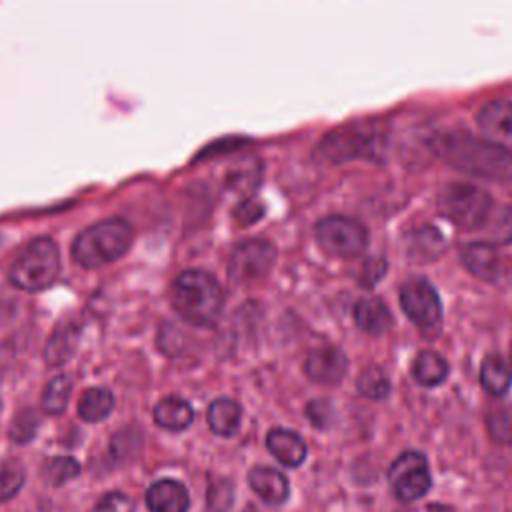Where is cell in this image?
<instances>
[{"instance_id": "obj_1", "label": "cell", "mask_w": 512, "mask_h": 512, "mask_svg": "<svg viewBox=\"0 0 512 512\" xmlns=\"http://www.w3.org/2000/svg\"><path fill=\"white\" fill-rule=\"evenodd\" d=\"M434 152L450 166L486 180H512V154L468 132L450 130L432 140Z\"/></svg>"}, {"instance_id": "obj_2", "label": "cell", "mask_w": 512, "mask_h": 512, "mask_svg": "<svg viewBox=\"0 0 512 512\" xmlns=\"http://www.w3.org/2000/svg\"><path fill=\"white\" fill-rule=\"evenodd\" d=\"M172 308L190 324L216 326L224 308V290L206 270L190 268L176 276L170 288Z\"/></svg>"}, {"instance_id": "obj_3", "label": "cell", "mask_w": 512, "mask_h": 512, "mask_svg": "<svg viewBox=\"0 0 512 512\" xmlns=\"http://www.w3.org/2000/svg\"><path fill=\"white\" fill-rule=\"evenodd\" d=\"M134 242V228L124 218L100 220L84 228L72 242L70 254L82 268H100L122 258Z\"/></svg>"}, {"instance_id": "obj_4", "label": "cell", "mask_w": 512, "mask_h": 512, "mask_svg": "<svg viewBox=\"0 0 512 512\" xmlns=\"http://www.w3.org/2000/svg\"><path fill=\"white\" fill-rule=\"evenodd\" d=\"M384 150V130L378 122L358 120L340 126L324 136L316 148V156L330 164H342L348 160H376Z\"/></svg>"}, {"instance_id": "obj_5", "label": "cell", "mask_w": 512, "mask_h": 512, "mask_svg": "<svg viewBox=\"0 0 512 512\" xmlns=\"http://www.w3.org/2000/svg\"><path fill=\"white\" fill-rule=\"evenodd\" d=\"M60 274V250L58 244L48 238H34L12 262L8 280L12 286L24 292H40L56 282Z\"/></svg>"}, {"instance_id": "obj_6", "label": "cell", "mask_w": 512, "mask_h": 512, "mask_svg": "<svg viewBox=\"0 0 512 512\" xmlns=\"http://www.w3.org/2000/svg\"><path fill=\"white\" fill-rule=\"evenodd\" d=\"M438 210L444 218L464 230L482 228L494 210L492 196L474 184L452 182L438 194Z\"/></svg>"}, {"instance_id": "obj_7", "label": "cell", "mask_w": 512, "mask_h": 512, "mask_svg": "<svg viewBox=\"0 0 512 512\" xmlns=\"http://www.w3.org/2000/svg\"><path fill=\"white\" fill-rule=\"evenodd\" d=\"M318 246L338 258H354L364 252L368 244V230L362 222L348 216H328L322 218L316 228Z\"/></svg>"}, {"instance_id": "obj_8", "label": "cell", "mask_w": 512, "mask_h": 512, "mask_svg": "<svg viewBox=\"0 0 512 512\" xmlns=\"http://www.w3.org/2000/svg\"><path fill=\"white\" fill-rule=\"evenodd\" d=\"M276 262V248L272 242L262 238H250L234 246L228 262V276L230 280L254 282L264 278Z\"/></svg>"}, {"instance_id": "obj_9", "label": "cell", "mask_w": 512, "mask_h": 512, "mask_svg": "<svg viewBox=\"0 0 512 512\" xmlns=\"http://www.w3.org/2000/svg\"><path fill=\"white\" fill-rule=\"evenodd\" d=\"M388 478H390V486L400 502H414V500L422 498L432 486L426 458H424V454L414 452V450L400 454L392 462Z\"/></svg>"}, {"instance_id": "obj_10", "label": "cell", "mask_w": 512, "mask_h": 512, "mask_svg": "<svg viewBox=\"0 0 512 512\" xmlns=\"http://www.w3.org/2000/svg\"><path fill=\"white\" fill-rule=\"evenodd\" d=\"M400 306L420 328H432L442 316V304L434 286L424 278H412L400 286Z\"/></svg>"}, {"instance_id": "obj_11", "label": "cell", "mask_w": 512, "mask_h": 512, "mask_svg": "<svg viewBox=\"0 0 512 512\" xmlns=\"http://www.w3.org/2000/svg\"><path fill=\"white\" fill-rule=\"evenodd\" d=\"M478 128L488 142L506 152H512V102H488L478 112Z\"/></svg>"}, {"instance_id": "obj_12", "label": "cell", "mask_w": 512, "mask_h": 512, "mask_svg": "<svg viewBox=\"0 0 512 512\" xmlns=\"http://www.w3.org/2000/svg\"><path fill=\"white\" fill-rule=\"evenodd\" d=\"M346 368H348V360L344 352L334 346H322L312 350L304 362L306 376L312 382L326 384V386L338 384L344 378Z\"/></svg>"}, {"instance_id": "obj_13", "label": "cell", "mask_w": 512, "mask_h": 512, "mask_svg": "<svg viewBox=\"0 0 512 512\" xmlns=\"http://www.w3.org/2000/svg\"><path fill=\"white\" fill-rule=\"evenodd\" d=\"M460 256L464 266L486 282H496L502 274V256L490 242H470L462 246Z\"/></svg>"}, {"instance_id": "obj_14", "label": "cell", "mask_w": 512, "mask_h": 512, "mask_svg": "<svg viewBox=\"0 0 512 512\" xmlns=\"http://www.w3.org/2000/svg\"><path fill=\"white\" fill-rule=\"evenodd\" d=\"M188 504L190 498L186 486L172 478L156 480L146 492V506L150 512H186Z\"/></svg>"}, {"instance_id": "obj_15", "label": "cell", "mask_w": 512, "mask_h": 512, "mask_svg": "<svg viewBox=\"0 0 512 512\" xmlns=\"http://www.w3.org/2000/svg\"><path fill=\"white\" fill-rule=\"evenodd\" d=\"M248 484L250 488L266 502L272 506H278L286 502L290 494L288 480L282 472L268 468V466H256L248 472Z\"/></svg>"}, {"instance_id": "obj_16", "label": "cell", "mask_w": 512, "mask_h": 512, "mask_svg": "<svg viewBox=\"0 0 512 512\" xmlns=\"http://www.w3.org/2000/svg\"><path fill=\"white\" fill-rule=\"evenodd\" d=\"M266 446L278 462H282L284 466H290V468L300 466L306 458L304 440L296 432L286 430V428L270 430L266 436Z\"/></svg>"}, {"instance_id": "obj_17", "label": "cell", "mask_w": 512, "mask_h": 512, "mask_svg": "<svg viewBox=\"0 0 512 512\" xmlns=\"http://www.w3.org/2000/svg\"><path fill=\"white\" fill-rule=\"evenodd\" d=\"M356 324L368 334H384L392 326V314L380 298H362L354 306Z\"/></svg>"}, {"instance_id": "obj_18", "label": "cell", "mask_w": 512, "mask_h": 512, "mask_svg": "<svg viewBox=\"0 0 512 512\" xmlns=\"http://www.w3.org/2000/svg\"><path fill=\"white\" fill-rule=\"evenodd\" d=\"M408 258L414 262H430L436 260L444 250V238L438 234L436 228L422 226L408 234L406 240Z\"/></svg>"}, {"instance_id": "obj_19", "label": "cell", "mask_w": 512, "mask_h": 512, "mask_svg": "<svg viewBox=\"0 0 512 512\" xmlns=\"http://www.w3.org/2000/svg\"><path fill=\"white\" fill-rule=\"evenodd\" d=\"M194 412L192 406L178 398V396H168L162 398L156 406H154V420L158 426L168 428V430H184L192 424Z\"/></svg>"}, {"instance_id": "obj_20", "label": "cell", "mask_w": 512, "mask_h": 512, "mask_svg": "<svg viewBox=\"0 0 512 512\" xmlns=\"http://www.w3.org/2000/svg\"><path fill=\"white\" fill-rule=\"evenodd\" d=\"M242 410L232 398H218L208 408V424L218 436H232L238 432Z\"/></svg>"}, {"instance_id": "obj_21", "label": "cell", "mask_w": 512, "mask_h": 512, "mask_svg": "<svg viewBox=\"0 0 512 512\" xmlns=\"http://www.w3.org/2000/svg\"><path fill=\"white\" fill-rule=\"evenodd\" d=\"M480 384L492 396L504 394L512 384L510 364L498 354L486 356L482 366H480Z\"/></svg>"}, {"instance_id": "obj_22", "label": "cell", "mask_w": 512, "mask_h": 512, "mask_svg": "<svg viewBox=\"0 0 512 512\" xmlns=\"http://www.w3.org/2000/svg\"><path fill=\"white\" fill-rule=\"evenodd\" d=\"M78 334L80 330L72 324H64V326H58L54 330V334L50 336L48 340V346H46V362L50 366H60L64 362H68L76 350V344H78Z\"/></svg>"}, {"instance_id": "obj_23", "label": "cell", "mask_w": 512, "mask_h": 512, "mask_svg": "<svg viewBox=\"0 0 512 512\" xmlns=\"http://www.w3.org/2000/svg\"><path fill=\"white\" fill-rule=\"evenodd\" d=\"M412 376L422 386H438L448 376V364L440 354L422 350L414 360Z\"/></svg>"}, {"instance_id": "obj_24", "label": "cell", "mask_w": 512, "mask_h": 512, "mask_svg": "<svg viewBox=\"0 0 512 512\" xmlns=\"http://www.w3.org/2000/svg\"><path fill=\"white\" fill-rule=\"evenodd\" d=\"M114 408V396L108 388H88L80 402H78V414L86 422H100L104 420Z\"/></svg>"}, {"instance_id": "obj_25", "label": "cell", "mask_w": 512, "mask_h": 512, "mask_svg": "<svg viewBox=\"0 0 512 512\" xmlns=\"http://www.w3.org/2000/svg\"><path fill=\"white\" fill-rule=\"evenodd\" d=\"M486 428L496 444H512V406L494 404L486 412Z\"/></svg>"}, {"instance_id": "obj_26", "label": "cell", "mask_w": 512, "mask_h": 512, "mask_svg": "<svg viewBox=\"0 0 512 512\" xmlns=\"http://www.w3.org/2000/svg\"><path fill=\"white\" fill-rule=\"evenodd\" d=\"M72 392V378L70 376H56L50 380L42 394V410L48 414H62L68 406V398Z\"/></svg>"}, {"instance_id": "obj_27", "label": "cell", "mask_w": 512, "mask_h": 512, "mask_svg": "<svg viewBox=\"0 0 512 512\" xmlns=\"http://www.w3.org/2000/svg\"><path fill=\"white\" fill-rule=\"evenodd\" d=\"M486 242L490 244H508L512 242V204L500 206L498 210H492L486 224Z\"/></svg>"}, {"instance_id": "obj_28", "label": "cell", "mask_w": 512, "mask_h": 512, "mask_svg": "<svg viewBox=\"0 0 512 512\" xmlns=\"http://www.w3.org/2000/svg\"><path fill=\"white\" fill-rule=\"evenodd\" d=\"M356 386H358V392L370 400H384L390 392V380H388L386 372L378 366L366 368L358 376Z\"/></svg>"}, {"instance_id": "obj_29", "label": "cell", "mask_w": 512, "mask_h": 512, "mask_svg": "<svg viewBox=\"0 0 512 512\" xmlns=\"http://www.w3.org/2000/svg\"><path fill=\"white\" fill-rule=\"evenodd\" d=\"M38 428H40V416H38V412H36L34 408H24V410H20V412L14 416V420H12V424H10V430H8V436H10L14 442L24 444V442H30V440L36 436Z\"/></svg>"}, {"instance_id": "obj_30", "label": "cell", "mask_w": 512, "mask_h": 512, "mask_svg": "<svg viewBox=\"0 0 512 512\" xmlns=\"http://www.w3.org/2000/svg\"><path fill=\"white\" fill-rule=\"evenodd\" d=\"M80 474V464L70 456H56L50 458L44 466V476L50 484L60 486Z\"/></svg>"}, {"instance_id": "obj_31", "label": "cell", "mask_w": 512, "mask_h": 512, "mask_svg": "<svg viewBox=\"0 0 512 512\" xmlns=\"http://www.w3.org/2000/svg\"><path fill=\"white\" fill-rule=\"evenodd\" d=\"M206 504L210 512H230L234 504V486L230 480H212L206 494Z\"/></svg>"}, {"instance_id": "obj_32", "label": "cell", "mask_w": 512, "mask_h": 512, "mask_svg": "<svg viewBox=\"0 0 512 512\" xmlns=\"http://www.w3.org/2000/svg\"><path fill=\"white\" fill-rule=\"evenodd\" d=\"M24 468L12 460L0 468V502L10 500L24 486Z\"/></svg>"}, {"instance_id": "obj_33", "label": "cell", "mask_w": 512, "mask_h": 512, "mask_svg": "<svg viewBox=\"0 0 512 512\" xmlns=\"http://www.w3.org/2000/svg\"><path fill=\"white\" fill-rule=\"evenodd\" d=\"M140 430L138 428H124L112 438V452L116 458H126L134 454V448L140 446Z\"/></svg>"}, {"instance_id": "obj_34", "label": "cell", "mask_w": 512, "mask_h": 512, "mask_svg": "<svg viewBox=\"0 0 512 512\" xmlns=\"http://www.w3.org/2000/svg\"><path fill=\"white\" fill-rule=\"evenodd\" d=\"M306 416H308V420H310L316 428L324 430V428H328V426L332 424V420H334V408H332V404H330L328 400L316 398V400H310V402H308V406H306Z\"/></svg>"}, {"instance_id": "obj_35", "label": "cell", "mask_w": 512, "mask_h": 512, "mask_svg": "<svg viewBox=\"0 0 512 512\" xmlns=\"http://www.w3.org/2000/svg\"><path fill=\"white\" fill-rule=\"evenodd\" d=\"M94 512H134V502L122 492H108L98 500Z\"/></svg>"}, {"instance_id": "obj_36", "label": "cell", "mask_w": 512, "mask_h": 512, "mask_svg": "<svg viewBox=\"0 0 512 512\" xmlns=\"http://www.w3.org/2000/svg\"><path fill=\"white\" fill-rule=\"evenodd\" d=\"M386 272V260L382 258H370L368 262H364L362 274H360V282L364 286H374Z\"/></svg>"}, {"instance_id": "obj_37", "label": "cell", "mask_w": 512, "mask_h": 512, "mask_svg": "<svg viewBox=\"0 0 512 512\" xmlns=\"http://www.w3.org/2000/svg\"><path fill=\"white\" fill-rule=\"evenodd\" d=\"M430 512H450V510L444 506H430Z\"/></svg>"}, {"instance_id": "obj_38", "label": "cell", "mask_w": 512, "mask_h": 512, "mask_svg": "<svg viewBox=\"0 0 512 512\" xmlns=\"http://www.w3.org/2000/svg\"><path fill=\"white\" fill-rule=\"evenodd\" d=\"M0 410H2V404H0Z\"/></svg>"}]
</instances>
